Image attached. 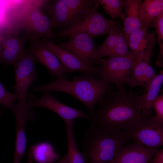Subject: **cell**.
<instances>
[{
  "label": "cell",
  "mask_w": 163,
  "mask_h": 163,
  "mask_svg": "<svg viewBox=\"0 0 163 163\" xmlns=\"http://www.w3.org/2000/svg\"><path fill=\"white\" fill-rule=\"evenodd\" d=\"M137 95L123 86L107 92L97 107L89 115L91 125L98 127L124 131L142 118Z\"/></svg>",
  "instance_id": "6da1fadb"
},
{
  "label": "cell",
  "mask_w": 163,
  "mask_h": 163,
  "mask_svg": "<svg viewBox=\"0 0 163 163\" xmlns=\"http://www.w3.org/2000/svg\"><path fill=\"white\" fill-rule=\"evenodd\" d=\"M115 89L113 85L103 81L90 74L73 77L72 80L62 75L48 84L34 87V92H60L68 94L80 101L90 113L95 109L97 104L108 91Z\"/></svg>",
  "instance_id": "7a4b0ae2"
},
{
  "label": "cell",
  "mask_w": 163,
  "mask_h": 163,
  "mask_svg": "<svg viewBox=\"0 0 163 163\" xmlns=\"http://www.w3.org/2000/svg\"><path fill=\"white\" fill-rule=\"evenodd\" d=\"M130 140L126 131L103 129L90 124L82 141L85 163H109L117 151L129 144Z\"/></svg>",
  "instance_id": "3957f363"
},
{
  "label": "cell",
  "mask_w": 163,
  "mask_h": 163,
  "mask_svg": "<svg viewBox=\"0 0 163 163\" xmlns=\"http://www.w3.org/2000/svg\"><path fill=\"white\" fill-rule=\"evenodd\" d=\"M48 2L28 1L19 8H13L10 20L11 27L16 30H24V34L30 42L41 38L45 40L57 36V33L53 30L50 18L40 9Z\"/></svg>",
  "instance_id": "277c9868"
},
{
  "label": "cell",
  "mask_w": 163,
  "mask_h": 163,
  "mask_svg": "<svg viewBox=\"0 0 163 163\" xmlns=\"http://www.w3.org/2000/svg\"><path fill=\"white\" fill-rule=\"evenodd\" d=\"M138 59L121 56H112L97 60L95 64L101 67V79L105 83L122 86L128 79Z\"/></svg>",
  "instance_id": "5b68a950"
},
{
  "label": "cell",
  "mask_w": 163,
  "mask_h": 163,
  "mask_svg": "<svg viewBox=\"0 0 163 163\" xmlns=\"http://www.w3.org/2000/svg\"><path fill=\"white\" fill-rule=\"evenodd\" d=\"M131 140L149 148H159L163 145V124L152 116L142 118L125 131Z\"/></svg>",
  "instance_id": "8992f818"
},
{
  "label": "cell",
  "mask_w": 163,
  "mask_h": 163,
  "mask_svg": "<svg viewBox=\"0 0 163 163\" xmlns=\"http://www.w3.org/2000/svg\"><path fill=\"white\" fill-rule=\"evenodd\" d=\"M116 21L107 19L103 14L94 10L70 28L57 33L58 36H68L82 32L94 38L108 34L114 28H119Z\"/></svg>",
  "instance_id": "52a82bcc"
},
{
  "label": "cell",
  "mask_w": 163,
  "mask_h": 163,
  "mask_svg": "<svg viewBox=\"0 0 163 163\" xmlns=\"http://www.w3.org/2000/svg\"><path fill=\"white\" fill-rule=\"evenodd\" d=\"M50 92H43L40 97L30 94L27 97L26 106L32 109L35 107H40L49 109L59 116L65 122L75 121L77 118H83L90 120L89 115L82 110L74 108L60 102L50 94Z\"/></svg>",
  "instance_id": "ba28073f"
},
{
  "label": "cell",
  "mask_w": 163,
  "mask_h": 163,
  "mask_svg": "<svg viewBox=\"0 0 163 163\" xmlns=\"http://www.w3.org/2000/svg\"><path fill=\"white\" fill-rule=\"evenodd\" d=\"M35 62L32 56L26 54L13 65L15 75L14 93L20 104H25L28 90L37 79Z\"/></svg>",
  "instance_id": "9c48e42d"
},
{
  "label": "cell",
  "mask_w": 163,
  "mask_h": 163,
  "mask_svg": "<svg viewBox=\"0 0 163 163\" xmlns=\"http://www.w3.org/2000/svg\"><path fill=\"white\" fill-rule=\"evenodd\" d=\"M93 37L79 32L70 35L69 40L57 46L72 53L87 65L93 66L98 59V49Z\"/></svg>",
  "instance_id": "30bf717a"
},
{
  "label": "cell",
  "mask_w": 163,
  "mask_h": 163,
  "mask_svg": "<svg viewBox=\"0 0 163 163\" xmlns=\"http://www.w3.org/2000/svg\"><path fill=\"white\" fill-rule=\"evenodd\" d=\"M28 54L32 56L35 61L44 66L53 77L57 78L67 73L45 41L39 40L30 42Z\"/></svg>",
  "instance_id": "8fae6325"
},
{
  "label": "cell",
  "mask_w": 163,
  "mask_h": 163,
  "mask_svg": "<svg viewBox=\"0 0 163 163\" xmlns=\"http://www.w3.org/2000/svg\"><path fill=\"white\" fill-rule=\"evenodd\" d=\"M45 42L58 58L67 73L81 72L91 74L101 79L102 71L100 66H88L72 53L59 47L51 40Z\"/></svg>",
  "instance_id": "7c38bea8"
},
{
  "label": "cell",
  "mask_w": 163,
  "mask_h": 163,
  "mask_svg": "<svg viewBox=\"0 0 163 163\" xmlns=\"http://www.w3.org/2000/svg\"><path fill=\"white\" fill-rule=\"evenodd\" d=\"M12 113L16 121L15 147L13 163H20L25 154L27 143L25 131L27 122L35 120L32 109L17 106Z\"/></svg>",
  "instance_id": "4fadbf2b"
},
{
  "label": "cell",
  "mask_w": 163,
  "mask_h": 163,
  "mask_svg": "<svg viewBox=\"0 0 163 163\" xmlns=\"http://www.w3.org/2000/svg\"><path fill=\"white\" fill-rule=\"evenodd\" d=\"M159 149L133 142L121 147L109 163H148Z\"/></svg>",
  "instance_id": "5bb4252c"
},
{
  "label": "cell",
  "mask_w": 163,
  "mask_h": 163,
  "mask_svg": "<svg viewBox=\"0 0 163 163\" xmlns=\"http://www.w3.org/2000/svg\"><path fill=\"white\" fill-rule=\"evenodd\" d=\"M26 37L9 34L0 38V62L13 65L26 55L24 45Z\"/></svg>",
  "instance_id": "9a60e30c"
},
{
  "label": "cell",
  "mask_w": 163,
  "mask_h": 163,
  "mask_svg": "<svg viewBox=\"0 0 163 163\" xmlns=\"http://www.w3.org/2000/svg\"><path fill=\"white\" fill-rule=\"evenodd\" d=\"M155 40V32L140 28L130 34L126 41L132 55L138 59L151 56Z\"/></svg>",
  "instance_id": "2e32d148"
},
{
  "label": "cell",
  "mask_w": 163,
  "mask_h": 163,
  "mask_svg": "<svg viewBox=\"0 0 163 163\" xmlns=\"http://www.w3.org/2000/svg\"><path fill=\"white\" fill-rule=\"evenodd\" d=\"M151 56L139 59L124 84L131 88L141 87L145 89L156 75L150 62Z\"/></svg>",
  "instance_id": "e0dca14e"
},
{
  "label": "cell",
  "mask_w": 163,
  "mask_h": 163,
  "mask_svg": "<svg viewBox=\"0 0 163 163\" xmlns=\"http://www.w3.org/2000/svg\"><path fill=\"white\" fill-rule=\"evenodd\" d=\"M47 10L53 28H60L62 29V31H63L76 24L74 16L63 0L49 2L47 5Z\"/></svg>",
  "instance_id": "ac0fdd59"
},
{
  "label": "cell",
  "mask_w": 163,
  "mask_h": 163,
  "mask_svg": "<svg viewBox=\"0 0 163 163\" xmlns=\"http://www.w3.org/2000/svg\"><path fill=\"white\" fill-rule=\"evenodd\" d=\"M163 83V70L157 74L145 91L140 95H137V100L142 112V118H148L153 116V103L159 95Z\"/></svg>",
  "instance_id": "d6986e66"
},
{
  "label": "cell",
  "mask_w": 163,
  "mask_h": 163,
  "mask_svg": "<svg viewBox=\"0 0 163 163\" xmlns=\"http://www.w3.org/2000/svg\"><path fill=\"white\" fill-rule=\"evenodd\" d=\"M124 12L122 19V28L126 40L129 35L141 27L140 10L142 1L141 0H124Z\"/></svg>",
  "instance_id": "ffe728a7"
},
{
  "label": "cell",
  "mask_w": 163,
  "mask_h": 163,
  "mask_svg": "<svg viewBox=\"0 0 163 163\" xmlns=\"http://www.w3.org/2000/svg\"><path fill=\"white\" fill-rule=\"evenodd\" d=\"M163 11V0H145L142 1L140 10L141 28L148 30L154 27L155 21Z\"/></svg>",
  "instance_id": "44dd1931"
},
{
  "label": "cell",
  "mask_w": 163,
  "mask_h": 163,
  "mask_svg": "<svg viewBox=\"0 0 163 163\" xmlns=\"http://www.w3.org/2000/svg\"><path fill=\"white\" fill-rule=\"evenodd\" d=\"M30 147L33 160L38 163H56L59 159V154L50 142H40Z\"/></svg>",
  "instance_id": "7402d4cb"
},
{
  "label": "cell",
  "mask_w": 163,
  "mask_h": 163,
  "mask_svg": "<svg viewBox=\"0 0 163 163\" xmlns=\"http://www.w3.org/2000/svg\"><path fill=\"white\" fill-rule=\"evenodd\" d=\"M63 1L74 16L76 24L94 10L97 9L99 4L98 0H63Z\"/></svg>",
  "instance_id": "603a6c76"
},
{
  "label": "cell",
  "mask_w": 163,
  "mask_h": 163,
  "mask_svg": "<svg viewBox=\"0 0 163 163\" xmlns=\"http://www.w3.org/2000/svg\"><path fill=\"white\" fill-rule=\"evenodd\" d=\"M66 127L67 152L66 154L69 163H85L82 152L76 141L73 130L75 121L65 122Z\"/></svg>",
  "instance_id": "cb8c5ba5"
},
{
  "label": "cell",
  "mask_w": 163,
  "mask_h": 163,
  "mask_svg": "<svg viewBox=\"0 0 163 163\" xmlns=\"http://www.w3.org/2000/svg\"><path fill=\"white\" fill-rule=\"evenodd\" d=\"M106 13L112 19L120 17L123 15L124 0H98Z\"/></svg>",
  "instance_id": "d4e9b609"
},
{
  "label": "cell",
  "mask_w": 163,
  "mask_h": 163,
  "mask_svg": "<svg viewBox=\"0 0 163 163\" xmlns=\"http://www.w3.org/2000/svg\"><path fill=\"white\" fill-rule=\"evenodd\" d=\"M123 32L119 28L112 29L108 34L104 42L97 48L98 59L106 57L117 44L119 36Z\"/></svg>",
  "instance_id": "484cf974"
},
{
  "label": "cell",
  "mask_w": 163,
  "mask_h": 163,
  "mask_svg": "<svg viewBox=\"0 0 163 163\" xmlns=\"http://www.w3.org/2000/svg\"><path fill=\"white\" fill-rule=\"evenodd\" d=\"M154 27L160 48L155 63L158 67H162L163 66V11L156 19L154 23Z\"/></svg>",
  "instance_id": "4316f807"
},
{
  "label": "cell",
  "mask_w": 163,
  "mask_h": 163,
  "mask_svg": "<svg viewBox=\"0 0 163 163\" xmlns=\"http://www.w3.org/2000/svg\"><path fill=\"white\" fill-rule=\"evenodd\" d=\"M121 56L136 59L131 54L125 40L123 32L118 37L117 42L114 48L106 55V57Z\"/></svg>",
  "instance_id": "83f0119b"
},
{
  "label": "cell",
  "mask_w": 163,
  "mask_h": 163,
  "mask_svg": "<svg viewBox=\"0 0 163 163\" xmlns=\"http://www.w3.org/2000/svg\"><path fill=\"white\" fill-rule=\"evenodd\" d=\"M18 100V96L14 93L8 91L0 82V104L10 110L14 104V102Z\"/></svg>",
  "instance_id": "f1b7e54d"
},
{
  "label": "cell",
  "mask_w": 163,
  "mask_h": 163,
  "mask_svg": "<svg viewBox=\"0 0 163 163\" xmlns=\"http://www.w3.org/2000/svg\"><path fill=\"white\" fill-rule=\"evenodd\" d=\"M152 109L155 114L153 118L158 122L163 124V94L159 95L153 102Z\"/></svg>",
  "instance_id": "f546056e"
},
{
  "label": "cell",
  "mask_w": 163,
  "mask_h": 163,
  "mask_svg": "<svg viewBox=\"0 0 163 163\" xmlns=\"http://www.w3.org/2000/svg\"><path fill=\"white\" fill-rule=\"evenodd\" d=\"M150 163H163V149H159L150 161Z\"/></svg>",
  "instance_id": "4dcf8cb0"
},
{
  "label": "cell",
  "mask_w": 163,
  "mask_h": 163,
  "mask_svg": "<svg viewBox=\"0 0 163 163\" xmlns=\"http://www.w3.org/2000/svg\"><path fill=\"white\" fill-rule=\"evenodd\" d=\"M27 163H33V159L32 156L31 150L29 148L27 152Z\"/></svg>",
  "instance_id": "1f68e13d"
},
{
  "label": "cell",
  "mask_w": 163,
  "mask_h": 163,
  "mask_svg": "<svg viewBox=\"0 0 163 163\" xmlns=\"http://www.w3.org/2000/svg\"><path fill=\"white\" fill-rule=\"evenodd\" d=\"M56 163H69L66 155H65L56 162Z\"/></svg>",
  "instance_id": "d6a6232c"
},
{
  "label": "cell",
  "mask_w": 163,
  "mask_h": 163,
  "mask_svg": "<svg viewBox=\"0 0 163 163\" xmlns=\"http://www.w3.org/2000/svg\"><path fill=\"white\" fill-rule=\"evenodd\" d=\"M14 105H15V104H14ZM20 105H21V104H20ZM13 108H12V109H13ZM12 109H11V110H12Z\"/></svg>",
  "instance_id": "836d02e7"
},
{
  "label": "cell",
  "mask_w": 163,
  "mask_h": 163,
  "mask_svg": "<svg viewBox=\"0 0 163 163\" xmlns=\"http://www.w3.org/2000/svg\"><path fill=\"white\" fill-rule=\"evenodd\" d=\"M23 106H26V105H23ZM14 107H13V108H14ZM27 108H28V107H27Z\"/></svg>",
  "instance_id": "e575fe53"
},
{
  "label": "cell",
  "mask_w": 163,
  "mask_h": 163,
  "mask_svg": "<svg viewBox=\"0 0 163 163\" xmlns=\"http://www.w3.org/2000/svg\"><path fill=\"white\" fill-rule=\"evenodd\" d=\"M148 163H150V161Z\"/></svg>",
  "instance_id": "d590c367"
}]
</instances>
